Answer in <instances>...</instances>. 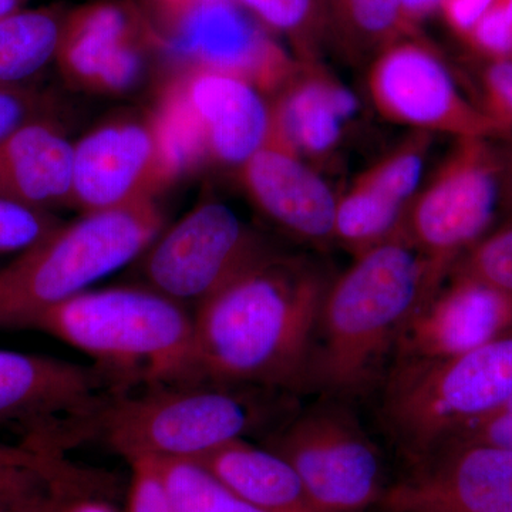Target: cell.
I'll return each mask as SVG.
<instances>
[{
    "label": "cell",
    "instance_id": "1",
    "mask_svg": "<svg viewBox=\"0 0 512 512\" xmlns=\"http://www.w3.org/2000/svg\"><path fill=\"white\" fill-rule=\"evenodd\" d=\"M328 276L271 251L198 306V383L295 389L308 382Z\"/></svg>",
    "mask_w": 512,
    "mask_h": 512
},
{
    "label": "cell",
    "instance_id": "2",
    "mask_svg": "<svg viewBox=\"0 0 512 512\" xmlns=\"http://www.w3.org/2000/svg\"><path fill=\"white\" fill-rule=\"evenodd\" d=\"M444 278L402 228L356 255L326 289L308 379L332 392L359 389Z\"/></svg>",
    "mask_w": 512,
    "mask_h": 512
},
{
    "label": "cell",
    "instance_id": "3",
    "mask_svg": "<svg viewBox=\"0 0 512 512\" xmlns=\"http://www.w3.org/2000/svg\"><path fill=\"white\" fill-rule=\"evenodd\" d=\"M33 330L82 350L128 387L198 383L194 315L151 288L80 293L45 313Z\"/></svg>",
    "mask_w": 512,
    "mask_h": 512
},
{
    "label": "cell",
    "instance_id": "4",
    "mask_svg": "<svg viewBox=\"0 0 512 512\" xmlns=\"http://www.w3.org/2000/svg\"><path fill=\"white\" fill-rule=\"evenodd\" d=\"M161 225L154 201L59 225L0 269V330L35 328L45 313L144 254Z\"/></svg>",
    "mask_w": 512,
    "mask_h": 512
},
{
    "label": "cell",
    "instance_id": "5",
    "mask_svg": "<svg viewBox=\"0 0 512 512\" xmlns=\"http://www.w3.org/2000/svg\"><path fill=\"white\" fill-rule=\"evenodd\" d=\"M512 400V332L460 356L407 359L386 396L387 420L419 458Z\"/></svg>",
    "mask_w": 512,
    "mask_h": 512
},
{
    "label": "cell",
    "instance_id": "6",
    "mask_svg": "<svg viewBox=\"0 0 512 512\" xmlns=\"http://www.w3.org/2000/svg\"><path fill=\"white\" fill-rule=\"evenodd\" d=\"M128 392L114 397L97 430V439L127 461L198 460L244 439L261 419L249 397L221 384H164Z\"/></svg>",
    "mask_w": 512,
    "mask_h": 512
},
{
    "label": "cell",
    "instance_id": "7",
    "mask_svg": "<svg viewBox=\"0 0 512 512\" xmlns=\"http://www.w3.org/2000/svg\"><path fill=\"white\" fill-rule=\"evenodd\" d=\"M128 386L101 366L0 349V427L23 446L63 460L70 448L97 439L104 412Z\"/></svg>",
    "mask_w": 512,
    "mask_h": 512
},
{
    "label": "cell",
    "instance_id": "8",
    "mask_svg": "<svg viewBox=\"0 0 512 512\" xmlns=\"http://www.w3.org/2000/svg\"><path fill=\"white\" fill-rule=\"evenodd\" d=\"M433 180L407 207L402 231L447 275L490 234L503 208L500 164L491 140H457Z\"/></svg>",
    "mask_w": 512,
    "mask_h": 512
},
{
    "label": "cell",
    "instance_id": "9",
    "mask_svg": "<svg viewBox=\"0 0 512 512\" xmlns=\"http://www.w3.org/2000/svg\"><path fill=\"white\" fill-rule=\"evenodd\" d=\"M370 99L384 119L419 133L500 141L511 134L458 87L450 67L414 37L382 50L367 72Z\"/></svg>",
    "mask_w": 512,
    "mask_h": 512
},
{
    "label": "cell",
    "instance_id": "10",
    "mask_svg": "<svg viewBox=\"0 0 512 512\" xmlns=\"http://www.w3.org/2000/svg\"><path fill=\"white\" fill-rule=\"evenodd\" d=\"M147 249L148 288L197 308L272 251L237 212L218 201L197 205Z\"/></svg>",
    "mask_w": 512,
    "mask_h": 512
},
{
    "label": "cell",
    "instance_id": "11",
    "mask_svg": "<svg viewBox=\"0 0 512 512\" xmlns=\"http://www.w3.org/2000/svg\"><path fill=\"white\" fill-rule=\"evenodd\" d=\"M272 450L298 474L312 512H362L386 495L376 447L335 410L296 420Z\"/></svg>",
    "mask_w": 512,
    "mask_h": 512
},
{
    "label": "cell",
    "instance_id": "12",
    "mask_svg": "<svg viewBox=\"0 0 512 512\" xmlns=\"http://www.w3.org/2000/svg\"><path fill=\"white\" fill-rule=\"evenodd\" d=\"M181 173L154 116L113 121L74 144L72 205L96 214L146 204Z\"/></svg>",
    "mask_w": 512,
    "mask_h": 512
},
{
    "label": "cell",
    "instance_id": "13",
    "mask_svg": "<svg viewBox=\"0 0 512 512\" xmlns=\"http://www.w3.org/2000/svg\"><path fill=\"white\" fill-rule=\"evenodd\" d=\"M165 32L164 45L197 69L234 74L261 92L281 89L301 67L232 0L202 5Z\"/></svg>",
    "mask_w": 512,
    "mask_h": 512
},
{
    "label": "cell",
    "instance_id": "14",
    "mask_svg": "<svg viewBox=\"0 0 512 512\" xmlns=\"http://www.w3.org/2000/svg\"><path fill=\"white\" fill-rule=\"evenodd\" d=\"M412 478L383 503L436 512H512V451L451 440L419 458Z\"/></svg>",
    "mask_w": 512,
    "mask_h": 512
},
{
    "label": "cell",
    "instance_id": "15",
    "mask_svg": "<svg viewBox=\"0 0 512 512\" xmlns=\"http://www.w3.org/2000/svg\"><path fill=\"white\" fill-rule=\"evenodd\" d=\"M141 22L123 0L67 10L56 64L67 82L100 93L133 89L143 72Z\"/></svg>",
    "mask_w": 512,
    "mask_h": 512
},
{
    "label": "cell",
    "instance_id": "16",
    "mask_svg": "<svg viewBox=\"0 0 512 512\" xmlns=\"http://www.w3.org/2000/svg\"><path fill=\"white\" fill-rule=\"evenodd\" d=\"M512 332V296L470 276L453 282L414 313L400 340L412 360L460 356Z\"/></svg>",
    "mask_w": 512,
    "mask_h": 512
},
{
    "label": "cell",
    "instance_id": "17",
    "mask_svg": "<svg viewBox=\"0 0 512 512\" xmlns=\"http://www.w3.org/2000/svg\"><path fill=\"white\" fill-rule=\"evenodd\" d=\"M239 170L249 198L278 227L313 245L335 241L339 197L318 171L281 141L271 137Z\"/></svg>",
    "mask_w": 512,
    "mask_h": 512
},
{
    "label": "cell",
    "instance_id": "18",
    "mask_svg": "<svg viewBox=\"0 0 512 512\" xmlns=\"http://www.w3.org/2000/svg\"><path fill=\"white\" fill-rule=\"evenodd\" d=\"M181 84L214 160L241 168L271 140L274 111L255 84L205 69Z\"/></svg>",
    "mask_w": 512,
    "mask_h": 512
},
{
    "label": "cell",
    "instance_id": "19",
    "mask_svg": "<svg viewBox=\"0 0 512 512\" xmlns=\"http://www.w3.org/2000/svg\"><path fill=\"white\" fill-rule=\"evenodd\" d=\"M272 137L306 158L329 157L359 113V100L320 63L302 64L278 90Z\"/></svg>",
    "mask_w": 512,
    "mask_h": 512
},
{
    "label": "cell",
    "instance_id": "20",
    "mask_svg": "<svg viewBox=\"0 0 512 512\" xmlns=\"http://www.w3.org/2000/svg\"><path fill=\"white\" fill-rule=\"evenodd\" d=\"M74 144L56 117L26 124L0 143V198L49 211L72 205Z\"/></svg>",
    "mask_w": 512,
    "mask_h": 512
},
{
    "label": "cell",
    "instance_id": "21",
    "mask_svg": "<svg viewBox=\"0 0 512 512\" xmlns=\"http://www.w3.org/2000/svg\"><path fill=\"white\" fill-rule=\"evenodd\" d=\"M195 461L258 510L312 512L298 474L275 450H264L237 439Z\"/></svg>",
    "mask_w": 512,
    "mask_h": 512
},
{
    "label": "cell",
    "instance_id": "22",
    "mask_svg": "<svg viewBox=\"0 0 512 512\" xmlns=\"http://www.w3.org/2000/svg\"><path fill=\"white\" fill-rule=\"evenodd\" d=\"M67 8H22L0 18V86H30L55 63Z\"/></svg>",
    "mask_w": 512,
    "mask_h": 512
},
{
    "label": "cell",
    "instance_id": "23",
    "mask_svg": "<svg viewBox=\"0 0 512 512\" xmlns=\"http://www.w3.org/2000/svg\"><path fill=\"white\" fill-rule=\"evenodd\" d=\"M330 36L356 62H372L382 50L414 30L400 0H323Z\"/></svg>",
    "mask_w": 512,
    "mask_h": 512
},
{
    "label": "cell",
    "instance_id": "24",
    "mask_svg": "<svg viewBox=\"0 0 512 512\" xmlns=\"http://www.w3.org/2000/svg\"><path fill=\"white\" fill-rule=\"evenodd\" d=\"M407 208L370 188L353 184L338 198L335 241L359 255L399 232Z\"/></svg>",
    "mask_w": 512,
    "mask_h": 512
},
{
    "label": "cell",
    "instance_id": "25",
    "mask_svg": "<svg viewBox=\"0 0 512 512\" xmlns=\"http://www.w3.org/2000/svg\"><path fill=\"white\" fill-rule=\"evenodd\" d=\"M258 22L288 40L292 56L302 64L319 63L320 47L329 33L323 0H232Z\"/></svg>",
    "mask_w": 512,
    "mask_h": 512
},
{
    "label": "cell",
    "instance_id": "26",
    "mask_svg": "<svg viewBox=\"0 0 512 512\" xmlns=\"http://www.w3.org/2000/svg\"><path fill=\"white\" fill-rule=\"evenodd\" d=\"M173 512H264L229 491L195 460H157Z\"/></svg>",
    "mask_w": 512,
    "mask_h": 512
},
{
    "label": "cell",
    "instance_id": "27",
    "mask_svg": "<svg viewBox=\"0 0 512 512\" xmlns=\"http://www.w3.org/2000/svg\"><path fill=\"white\" fill-rule=\"evenodd\" d=\"M431 134L419 133L387 153L357 178L356 183L407 208L419 194L426 170Z\"/></svg>",
    "mask_w": 512,
    "mask_h": 512
},
{
    "label": "cell",
    "instance_id": "28",
    "mask_svg": "<svg viewBox=\"0 0 512 512\" xmlns=\"http://www.w3.org/2000/svg\"><path fill=\"white\" fill-rule=\"evenodd\" d=\"M451 272L478 279L512 296V221L485 235L458 259Z\"/></svg>",
    "mask_w": 512,
    "mask_h": 512
},
{
    "label": "cell",
    "instance_id": "29",
    "mask_svg": "<svg viewBox=\"0 0 512 512\" xmlns=\"http://www.w3.org/2000/svg\"><path fill=\"white\" fill-rule=\"evenodd\" d=\"M62 221L52 212L35 210L0 198V254H20L35 247Z\"/></svg>",
    "mask_w": 512,
    "mask_h": 512
},
{
    "label": "cell",
    "instance_id": "30",
    "mask_svg": "<svg viewBox=\"0 0 512 512\" xmlns=\"http://www.w3.org/2000/svg\"><path fill=\"white\" fill-rule=\"evenodd\" d=\"M56 100L36 86H0V143L32 121L56 117Z\"/></svg>",
    "mask_w": 512,
    "mask_h": 512
},
{
    "label": "cell",
    "instance_id": "31",
    "mask_svg": "<svg viewBox=\"0 0 512 512\" xmlns=\"http://www.w3.org/2000/svg\"><path fill=\"white\" fill-rule=\"evenodd\" d=\"M478 89V104L512 136V60L484 59L478 70Z\"/></svg>",
    "mask_w": 512,
    "mask_h": 512
},
{
    "label": "cell",
    "instance_id": "32",
    "mask_svg": "<svg viewBox=\"0 0 512 512\" xmlns=\"http://www.w3.org/2000/svg\"><path fill=\"white\" fill-rule=\"evenodd\" d=\"M77 478L56 477L29 467H0V504L18 503L56 488L74 490Z\"/></svg>",
    "mask_w": 512,
    "mask_h": 512
},
{
    "label": "cell",
    "instance_id": "33",
    "mask_svg": "<svg viewBox=\"0 0 512 512\" xmlns=\"http://www.w3.org/2000/svg\"><path fill=\"white\" fill-rule=\"evenodd\" d=\"M131 466L127 512H173L156 458H136Z\"/></svg>",
    "mask_w": 512,
    "mask_h": 512
},
{
    "label": "cell",
    "instance_id": "34",
    "mask_svg": "<svg viewBox=\"0 0 512 512\" xmlns=\"http://www.w3.org/2000/svg\"><path fill=\"white\" fill-rule=\"evenodd\" d=\"M466 39L485 59H508L512 53V19L493 3Z\"/></svg>",
    "mask_w": 512,
    "mask_h": 512
},
{
    "label": "cell",
    "instance_id": "35",
    "mask_svg": "<svg viewBox=\"0 0 512 512\" xmlns=\"http://www.w3.org/2000/svg\"><path fill=\"white\" fill-rule=\"evenodd\" d=\"M451 440L478 441L512 451V400L497 412L470 424Z\"/></svg>",
    "mask_w": 512,
    "mask_h": 512
},
{
    "label": "cell",
    "instance_id": "36",
    "mask_svg": "<svg viewBox=\"0 0 512 512\" xmlns=\"http://www.w3.org/2000/svg\"><path fill=\"white\" fill-rule=\"evenodd\" d=\"M0 467H29L46 471L56 477H82L80 471L70 467L64 458L56 460V458L42 456V454L30 450L29 447L23 446L22 443L8 444L0 441Z\"/></svg>",
    "mask_w": 512,
    "mask_h": 512
},
{
    "label": "cell",
    "instance_id": "37",
    "mask_svg": "<svg viewBox=\"0 0 512 512\" xmlns=\"http://www.w3.org/2000/svg\"><path fill=\"white\" fill-rule=\"evenodd\" d=\"M494 0H443L440 10L450 28L466 37Z\"/></svg>",
    "mask_w": 512,
    "mask_h": 512
},
{
    "label": "cell",
    "instance_id": "38",
    "mask_svg": "<svg viewBox=\"0 0 512 512\" xmlns=\"http://www.w3.org/2000/svg\"><path fill=\"white\" fill-rule=\"evenodd\" d=\"M76 498V493L67 488H56L45 494L18 501L12 504H0V512H62L70 501Z\"/></svg>",
    "mask_w": 512,
    "mask_h": 512
},
{
    "label": "cell",
    "instance_id": "39",
    "mask_svg": "<svg viewBox=\"0 0 512 512\" xmlns=\"http://www.w3.org/2000/svg\"><path fill=\"white\" fill-rule=\"evenodd\" d=\"M146 2L157 13L158 18L163 20L164 28L167 30L192 10L208 3L220 2V0H146Z\"/></svg>",
    "mask_w": 512,
    "mask_h": 512
},
{
    "label": "cell",
    "instance_id": "40",
    "mask_svg": "<svg viewBox=\"0 0 512 512\" xmlns=\"http://www.w3.org/2000/svg\"><path fill=\"white\" fill-rule=\"evenodd\" d=\"M495 148L500 164L503 210L512 214V137L500 140V143L495 144Z\"/></svg>",
    "mask_w": 512,
    "mask_h": 512
},
{
    "label": "cell",
    "instance_id": "41",
    "mask_svg": "<svg viewBox=\"0 0 512 512\" xmlns=\"http://www.w3.org/2000/svg\"><path fill=\"white\" fill-rule=\"evenodd\" d=\"M441 2L443 0H400L404 20L409 28L416 30L421 20L440 10Z\"/></svg>",
    "mask_w": 512,
    "mask_h": 512
},
{
    "label": "cell",
    "instance_id": "42",
    "mask_svg": "<svg viewBox=\"0 0 512 512\" xmlns=\"http://www.w3.org/2000/svg\"><path fill=\"white\" fill-rule=\"evenodd\" d=\"M62 512H114L109 505L101 501L83 500V498H74L70 501Z\"/></svg>",
    "mask_w": 512,
    "mask_h": 512
},
{
    "label": "cell",
    "instance_id": "43",
    "mask_svg": "<svg viewBox=\"0 0 512 512\" xmlns=\"http://www.w3.org/2000/svg\"><path fill=\"white\" fill-rule=\"evenodd\" d=\"M30 0H0V18L22 8H26Z\"/></svg>",
    "mask_w": 512,
    "mask_h": 512
},
{
    "label": "cell",
    "instance_id": "44",
    "mask_svg": "<svg viewBox=\"0 0 512 512\" xmlns=\"http://www.w3.org/2000/svg\"><path fill=\"white\" fill-rule=\"evenodd\" d=\"M386 505L387 512H436L426 510V508L412 507V505H400V504H384Z\"/></svg>",
    "mask_w": 512,
    "mask_h": 512
},
{
    "label": "cell",
    "instance_id": "45",
    "mask_svg": "<svg viewBox=\"0 0 512 512\" xmlns=\"http://www.w3.org/2000/svg\"><path fill=\"white\" fill-rule=\"evenodd\" d=\"M494 5L504 10L508 16L512 19V0H494Z\"/></svg>",
    "mask_w": 512,
    "mask_h": 512
},
{
    "label": "cell",
    "instance_id": "46",
    "mask_svg": "<svg viewBox=\"0 0 512 512\" xmlns=\"http://www.w3.org/2000/svg\"><path fill=\"white\" fill-rule=\"evenodd\" d=\"M508 59H511V60H512V53H511V56H510V57H508Z\"/></svg>",
    "mask_w": 512,
    "mask_h": 512
}]
</instances>
